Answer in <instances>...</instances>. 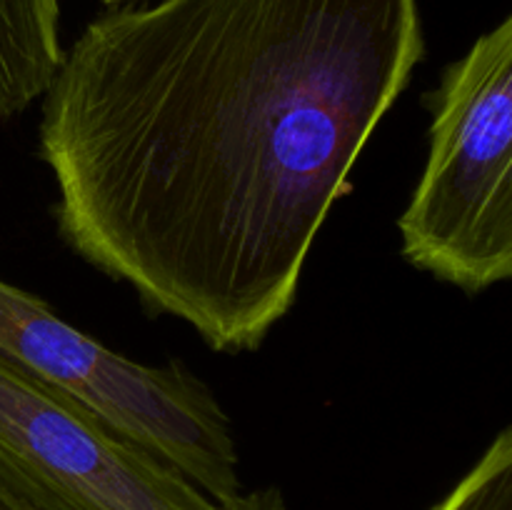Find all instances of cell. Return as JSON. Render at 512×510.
Here are the masks:
<instances>
[{
  "label": "cell",
  "mask_w": 512,
  "mask_h": 510,
  "mask_svg": "<svg viewBox=\"0 0 512 510\" xmlns=\"http://www.w3.org/2000/svg\"><path fill=\"white\" fill-rule=\"evenodd\" d=\"M0 355L193 480L215 500L243 493L233 423L183 363L143 365L0 280Z\"/></svg>",
  "instance_id": "cell-3"
},
{
  "label": "cell",
  "mask_w": 512,
  "mask_h": 510,
  "mask_svg": "<svg viewBox=\"0 0 512 510\" xmlns=\"http://www.w3.org/2000/svg\"><path fill=\"white\" fill-rule=\"evenodd\" d=\"M0 478L40 510H288L278 488L215 500L3 355Z\"/></svg>",
  "instance_id": "cell-4"
},
{
  "label": "cell",
  "mask_w": 512,
  "mask_h": 510,
  "mask_svg": "<svg viewBox=\"0 0 512 510\" xmlns=\"http://www.w3.org/2000/svg\"><path fill=\"white\" fill-rule=\"evenodd\" d=\"M0 510H40V508L35 503H30L25 495H20L13 485L5 483V480L0 478Z\"/></svg>",
  "instance_id": "cell-6"
},
{
  "label": "cell",
  "mask_w": 512,
  "mask_h": 510,
  "mask_svg": "<svg viewBox=\"0 0 512 510\" xmlns=\"http://www.w3.org/2000/svg\"><path fill=\"white\" fill-rule=\"evenodd\" d=\"M105 3H118V0H105Z\"/></svg>",
  "instance_id": "cell-7"
},
{
  "label": "cell",
  "mask_w": 512,
  "mask_h": 510,
  "mask_svg": "<svg viewBox=\"0 0 512 510\" xmlns=\"http://www.w3.org/2000/svg\"><path fill=\"white\" fill-rule=\"evenodd\" d=\"M423 55L418 0L108 10L43 95L60 233L210 348L255 350Z\"/></svg>",
  "instance_id": "cell-1"
},
{
  "label": "cell",
  "mask_w": 512,
  "mask_h": 510,
  "mask_svg": "<svg viewBox=\"0 0 512 510\" xmlns=\"http://www.w3.org/2000/svg\"><path fill=\"white\" fill-rule=\"evenodd\" d=\"M433 510H512V430L503 428Z\"/></svg>",
  "instance_id": "cell-5"
},
{
  "label": "cell",
  "mask_w": 512,
  "mask_h": 510,
  "mask_svg": "<svg viewBox=\"0 0 512 510\" xmlns=\"http://www.w3.org/2000/svg\"><path fill=\"white\" fill-rule=\"evenodd\" d=\"M398 228L408 263L465 293L512 275V18L443 73L428 163Z\"/></svg>",
  "instance_id": "cell-2"
}]
</instances>
